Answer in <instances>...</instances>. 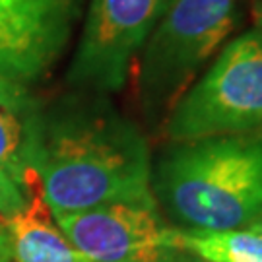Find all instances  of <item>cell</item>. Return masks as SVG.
I'll list each match as a JSON object with an SVG mask.
<instances>
[{
	"label": "cell",
	"instance_id": "ba28073f",
	"mask_svg": "<svg viewBox=\"0 0 262 262\" xmlns=\"http://www.w3.org/2000/svg\"><path fill=\"white\" fill-rule=\"evenodd\" d=\"M14 262H90L76 251L56 225L41 183L33 188L24 210L4 217Z\"/></svg>",
	"mask_w": 262,
	"mask_h": 262
},
{
	"label": "cell",
	"instance_id": "277c9868",
	"mask_svg": "<svg viewBox=\"0 0 262 262\" xmlns=\"http://www.w3.org/2000/svg\"><path fill=\"white\" fill-rule=\"evenodd\" d=\"M163 134L171 144L262 134V41L254 28L231 39L181 95L163 121Z\"/></svg>",
	"mask_w": 262,
	"mask_h": 262
},
{
	"label": "cell",
	"instance_id": "8fae6325",
	"mask_svg": "<svg viewBox=\"0 0 262 262\" xmlns=\"http://www.w3.org/2000/svg\"><path fill=\"white\" fill-rule=\"evenodd\" d=\"M0 262H14L8 233H6V229H4L2 224H0Z\"/></svg>",
	"mask_w": 262,
	"mask_h": 262
},
{
	"label": "cell",
	"instance_id": "8992f818",
	"mask_svg": "<svg viewBox=\"0 0 262 262\" xmlns=\"http://www.w3.org/2000/svg\"><path fill=\"white\" fill-rule=\"evenodd\" d=\"M78 0H0V94L28 107V92L55 68Z\"/></svg>",
	"mask_w": 262,
	"mask_h": 262
},
{
	"label": "cell",
	"instance_id": "30bf717a",
	"mask_svg": "<svg viewBox=\"0 0 262 262\" xmlns=\"http://www.w3.org/2000/svg\"><path fill=\"white\" fill-rule=\"evenodd\" d=\"M175 247L208 262H262V237L249 229H181L175 227Z\"/></svg>",
	"mask_w": 262,
	"mask_h": 262
},
{
	"label": "cell",
	"instance_id": "6da1fadb",
	"mask_svg": "<svg viewBox=\"0 0 262 262\" xmlns=\"http://www.w3.org/2000/svg\"><path fill=\"white\" fill-rule=\"evenodd\" d=\"M26 119V150L51 212L156 202L142 130L101 94L78 92Z\"/></svg>",
	"mask_w": 262,
	"mask_h": 262
},
{
	"label": "cell",
	"instance_id": "5bb4252c",
	"mask_svg": "<svg viewBox=\"0 0 262 262\" xmlns=\"http://www.w3.org/2000/svg\"><path fill=\"white\" fill-rule=\"evenodd\" d=\"M245 229H249V231H253V233L260 235L262 237V212L256 215L253 222H251V225H249V227H245Z\"/></svg>",
	"mask_w": 262,
	"mask_h": 262
},
{
	"label": "cell",
	"instance_id": "9c48e42d",
	"mask_svg": "<svg viewBox=\"0 0 262 262\" xmlns=\"http://www.w3.org/2000/svg\"><path fill=\"white\" fill-rule=\"evenodd\" d=\"M28 109V107H26ZM19 107L0 101V214H16L28 204L39 185L26 150V122L19 119Z\"/></svg>",
	"mask_w": 262,
	"mask_h": 262
},
{
	"label": "cell",
	"instance_id": "5b68a950",
	"mask_svg": "<svg viewBox=\"0 0 262 262\" xmlns=\"http://www.w3.org/2000/svg\"><path fill=\"white\" fill-rule=\"evenodd\" d=\"M169 4L171 0H92L66 84L88 94L119 92Z\"/></svg>",
	"mask_w": 262,
	"mask_h": 262
},
{
	"label": "cell",
	"instance_id": "7a4b0ae2",
	"mask_svg": "<svg viewBox=\"0 0 262 262\" xmlns=\"http://www.w3.org/2000/svg\"><path fill=\"white\" fill-rule=\"evenodd\" d=\"M156 204L181 229H245L262 212V134L171 144L151 167Z\"/></svg>",
	"mask_w": 262,
	"mask_h": 262
},
{
	"label": "cell",
	"instance_id": "52a82bcc",
	"mask_svg": "<svg viewBox=\"0 0 262 262\" xmlns=\"http://www.w3.org/2000/svg\"><path fill=\"white\" fill-rule=\"evenodd\" d=\"M53 217L90 262H169L179 251L175 227L165 225L156 202L107 204Z\"/></svg>",
	"mask_w": 262,
	"mask_h": 262
},
{
	"label": "cell",
	"instance_id": "4fadbf2b",
	"mask_svg": "<svg viewBox=\"0 0 262 262\" xmlns=\"http://www.w3.org/2000/svg\"><path fill=\"white\" fill-rule=\"evenodd\" d=\"M253 16H254V31L258 33V37L262 41V2H256L253 10Z\"/></svg>",
	"mask_w": 262,
	"mask_h": 262
},
{
	"label": "cell",
	"instance_id": "9a60e30c",
	"mask_svg": "<svg viewBox=\"0 0 262 262\" xmlns=\"http://www.w3.org/2000/svg\"><path fill=\"white\" fill-rule=\"evenodd\" d=\"M0 101H4V103H10V105H14V107H19V105L12 103V101H10V99H8V97H6V95H4V94H0ZM19 109H26V107H19Z\"/></svg>",
	"mask_w": 262,
	"mask_h": 262
},
{
	"label": "cell",
	"instance_id": "3957f363",
	"mask_svg": "<svg viewBox=\"0 0 262 262\" xmlns=\"http://www.w3.org/2000/svg\"><path fill=\"white\" fill-rule=\"evenodd\" d=\"M237 18L239 0H171L140 49L134 74L136 97L151 124L167 119Z\"/></svg>",
	"mask_w": 262,
	"mask_h": 262
},
{
	"label": "cell",
	"instance_id": "7c38bea8",
	"mask_svg": "<svg viewBox=\"0 0 262 262\" xmlns=\"http://www.w3.org/2000/svg\"><path fill=\"white\" fill-rule=\"evenodd\" d=\"M169 262H208V260H202V258H198V256L187 253V251H177Z\"/></svg>",
	"mask_w": 262,
	"mask_h": 262
},
{
	"label": "cell",
	"instance_id": "2e32d148",
	"mask_svg": "<svg viewBox=\"0 0 262 262\" xmlns=\"http://www.w3.org/2000/svg\"><path fill=\"white\" fill-rule=\"evenodd\" d=\"M256 2H262V0H256Z\"/></svg>",
	"mask_w": 262,
	"mask_h": 262
}]
</instances>
